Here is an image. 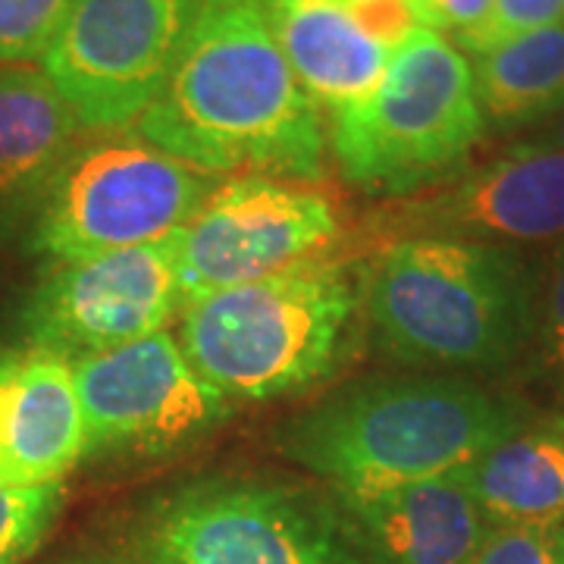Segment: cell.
<instances>
[{"mask_svg": "<svg viewBox=\"0 0 564 564\" xmlns=\"http://www.w3.org/2000/svg\"><path fill=\"white\" fill-rule=\"evenodd\" d=\"M63 486L0 484V564H25L57 521Z\"/></svg>", "mask_w": 564, "mask_h": 564, "instance_id": "cell-19", "label": "cell"}, {"mask_svg": "<svg viewBox=\"0 0 564 564\" xmlns=\"http://www.w3.org/2000/svg\"><path fill=\"white\" fill-rule=\"evenodd\" d=\"M135 132L204 176H326L323 110L282 57L261 0L204 3Z\"/></svg>", "mask_w": 564, "mask_h": 564, "instance_id": "cell-1", "label": "cell"}, {"mask_svg": "<svg viewBox=\"0 0 564 564\" xmlns=\"http://www.w3.org/2000/svg\"><path fill=\"white\" fill-rule=\"evenodd\" d=\"M214 185L135 129L85 132L22 245L47 267H63L158 242L192 220Z\"/></svg>", "mask_w": 564, "mask_h": 564, "instance_id": "cell-6", "label": "cell"}, {"mask_svg": "<svg viewBox=\"0 0 564 564\" xmlns=\"http://www.w3.org/2000/svg\"><path fill=\"white\" fill-rule=\"evenodd\" d=\"M182 311L176 232L158 242L51 267L22 299L13 336L22 348L91 358L161 333Z\"/></svg>", "mask_w": 564, "mask_h": 564, "instance_id": "cell-9", "label": "cell"}, {"mask_svg": "<svg viewBox=\"0 0 564 564\" xmlns=\"http://www.w3.org/2000/svg\"><path fill=\"white\" fill-rule=\"evenodd\" d=\"M144 564H367L336 508L276 477H204L151 505Z\"/></svg>", "mask_w": 564, "mask_h": 564, "instance_id": "cell-7", "label": "cell"}, {"mask_svg": "<svg viewBox=\"0 0 564 564\" xmlns=\"http://www.w3.org/2000/svg\"><path fill=\"white\" fill-rule=\"evenodd\" d=\"M530 426L521 402L458 377L408 373L345 386L276 433L292 464L336 489L455 474Z\"/></svg>", "mask_w": 564, "mask_h": 564, "instance_id": "cell-2", "label": "cell"}, {"mask_svg": "<svg viewBox=\"0 0 564 564\" xmlns=\"http://www.w3.org/2000/svg\"><path fill=\"white\" fill-rule=\"evenodd\" d=\"M73 0H0V66L47 54Z\"/></svg>", "mask_w": 564, "mask_h": 564, "instance_id": "cell-20", "label": "cell"}, {"mask_svg": "<svg viewBox=\"0 0 564 564\" xmlns=\"http://www.w3.org/2000/svg\"><path fill=\"white\" fill-rule=\"evenodd\" d=\"M345 3H348V7H351V3H364V0H345Z\"/></svg>", "mask_w": 564, "mask_h": 564, "instance_id": "cell-28", "label": "cell"}, {"mask_svg": "<svg viewBox=\"0 0 564 564\" xmlns=\"http://www.w3.org/2000/svg\"><path fill=\"white\" fill-rule=\"evenodd\" d=\"M85 455L163 458L214 433L232 411L185 361L176 336L154 333L73 361Z\"/></svg>", "mask_w": 564, "mask_h": 564, "instance_id": "cell-11", "label": "cell"}, {"mask_svg": "<svg viewBox=\"0 0 564 564\" xmlns=\"http://www.w3.org/2000/svg\"><path fill=\"white\" fill-rule=\"evenodd\" d=\"M261 7L282 57L323 113H339L383 76L392 51L364 32L345 0H261Z\"/></svg>", "mask_w": 564, "mask_h": 564, "instance_id": "cell-16", "label": "cell"}, {"mask_svg": "<svg viewBox=\"0 0 564 564\" xmlns=\"http://www.w3.org/2000/svg\"><path fill=\"white\" fill-rule=\"evenodd\" d=\"M85 129L35 63L0 66V245L25 239Z\"/></svg>", "mask_w": 564, "mask_h": 564, "instance_id": "cell-15", "label": "cell"}, {"mask_svg": "<svg viewBox=\"0 0 564 564\" xmlns=\"http://www.w3.org/2000/svg\"><path fill=\"white\" fill-rule=\"evenodd\" d=\"M336 502L355 543L377 564H470L499 527L452 474L336 489Z\"/></svg>", "mask_w": 564, "mask_h": 564, "instance_id": "cell-13", "label": "cell"}, {"mask_svg": "<svg viewBox=\"0 0 564 564\" xmlns=\"http://www.w3.org/2000/svg\"><path fill=\"white\" fill-rule=\"evenodd\" d=\"M377 232L392 242L417 236L499 248L564 242V151L521 141L436 188L402 198L377 217Z\"/></svg>", "mask_w": 564, "mask_h": 564, "instance_id": "cell-12", "label": "cell"}, {"mask_svg": "<svg viewBox=\"0 0 564 564\" xmlns=\"http://www.w3.org/2000/svg\"><path fill=\"white\" fill-rule=\"evenodd\" d=\"M361 299L383 358L417 370H502L536 333V282L499 245L395 239L367 267Z\"/></svg>", "mask_w": 564, "mask_h": 564, "instance_id": "cell-3", "label": "cell"}, {"mask_svg": "<svg viewBox=\"0 0 564 564\" xmlns=\"http://www.w3.org/2000/svg\"><path fill=\"white\" fill-rule=\"evenodd\" d=\"M536 141H545V144H552V148H558V151H564V110L562 113H555L552 120H549V126H545L543 139Z\"/></svg>", "mask_w": 564, "mask_h": 564, "instance_id": "cell-26", "label": "cell"}, {"mask_svg": "<svg viewBox=\"0 0 564 564\" xmlns=\"http://www.w3.org/2000/svg\"><path fill=\"white\" fill-rule=\"evenodd\" d=\"M486 132L474 69L452 41L417 29L392 47L380 82L329 117V154L348 185L411 198L458 176Z\"/></svg>", "mask_w": 564, "mask_h": 564, "instance_id": "cell-5", "label": "cell"}, {"mask_svg": "<svg viewBox=\"0 0 564 564\" xmlns=\"http://www.w3.org/2000/svg\"><path fill=\"white\" fill-rule=\"evenodd\" d=\"M452 477L467 486L496 524H524L562 514L564 414L530 423Z\"/></svg>", "mask_w": 564, "mask_h": 564, "instance_id": "cell-17", "label": "cell"}, {"mask_svg": "<svg viewBox=\"0 0 564 564\" xmlns=\"http://www.w3.org/2000/svg\"><path fill=\"white\" fill-rule=\"evenodd\" d=\"M336 239L333 204L307 185L267 176L217 182L176 232L182 304L321 258Z\"/></svg>", "mask_w": 564, "mask_h": 564, "instance_id": "cell-10", "label": "cell"}, {"mask_svg": "<svg viewBox=\"0 0 564 564\" xmlns=\"http://www.w3.org/2000/svg\"><path fill=\"white\" fill-rule=\"evenodd\" d=\"M470 564H564V511L543 521L499 524Z\"/></svg>", "mask_w": 564, "mask_h": 564, "instance_id": "cell-21", "label": "cell"}, {"mask_svg": "<svg viewBox=\"0 0 564 564\" xmlns=\"http://www.w3.org/2000/svg\"><path fill=\"white\" fill-rule=\"evenodd\" d=\"M207 0H73L41 69L85 132L132 129L158 98Z\"/></svg>", "mask_w": 564, "mask_h": 564, "instance_id": "cell-8", "label": "cell"}, {"mask_svg": "<svg viewBox=\"0 0 564 564\" xmlns=\"http://www.w3.org/2000/svg\"><path fill=\"white\" fill-rule=\"evenodd\" d=\"M564 25V0H492V13L486 29L464 54H484L486 47L536 29Z\"/></svg>", "mask_w": 564, "mask_h": 564, "instance_id": "cell-23", "label": "cell"}, {"mask_svg": "<svg viewBox=\"0 0 564 564\" xmlns=\"http://www.w3.org/2000/svg\"><path fill=\"white\" fill-rule=\"evenodd\" d=\"M85 443L73 364L22 345L0 351V484H61Z\"/></svg>", "mask_w": 564, "mask_h": 564, "instance_id": "cell-14", "label": "cell"}, {"mask_svg": "<svg viewBox=\"0 0 564 564\" xmlns=\"http://www.w3.org/2000/svg\"><path fill=\"white\" fill-rule=\"evenodd\" d=\"M486 126L527 129L564 110V25L505 39L474 57Z\"/></svg>", "mask_w": 564, "mask_h": 564, "instance_id": "cell-18", "label": "cell"}, {"mask_svg": "<svg viewBox=\"0 0 564 564\" xmlns=\"http://www.w3.org/2000/svg\"><path fill=\"white\" fill-rule=\"evenodd\" d=\"M66 564H117V562H104V558H73Z\"/></svg>", "mask_w": 564, "mask_h": 564, "instance_id": "cell-27", "label": "cell"}, {"mask_svg": "<svg viewBox=\"0 0 564 564\" xmlns=\"http://www.w3.org/2000/svg\"><path fill=\"white\" fill-rule=\"evenodd\" d=\"M417 10V20L423 29H433L440 35H452V44L458 51H467L477 35L486 29L492 0H411Z\"/></svg>", "mask_w": 564, "mask_h": 564, "instance_id": "cell-24", "label": "cell"}, {"mask_svg": "<svg viewBox=\"0 0 564 564\" xmlns=\"http://www.w3.org/2000/svg\"><path fill=\"white\" fill-rule=\"evenodd\" d=\"M358 304V285L343 263L311 258L182 304L176 343L229 402L299 395L339 367Z\"/></svg>", "mask_w": 564, "mask_h": 564, "instance_id": "cell-4", "label": "cell"}, {"mask_svg": "<svg viewBox=\"0 0 564 564\" xmlns=\"http://www.w3.org/2000/svg\"><path fill=\"white\" fill-rule=\"evenodd\" d=\"M540 345V367L564 399V242H558L549 273H545L543 295H536V333Z\"/></svg>", "mask_w": 564, "mask_h": 564, "instance_id": "cell-22", "label": "cell"}, {"mask_svg": "<svg viewBox=\"0 0 564 564\" xmlns=\"http://www.w3.org/2000/svg\"><path fill=\"white\" fill-rule=\"evenodd\" d=\"M348 10L364 32L377 44H383L386 51L399 47L408 35L423 29L411 0H364V3H351Z\"/></svg>", "mask_w": 564, "mask_h": 564, "instance_id": "cell-25", "label": "cell"}]
</instances>
